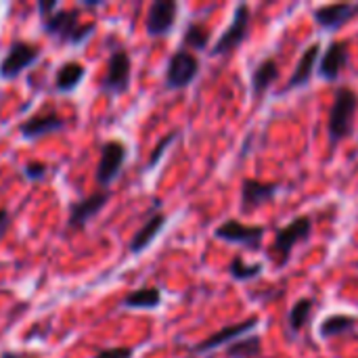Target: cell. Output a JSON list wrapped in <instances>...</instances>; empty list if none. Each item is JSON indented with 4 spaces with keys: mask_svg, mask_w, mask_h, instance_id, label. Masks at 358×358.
<instances>
[{
    "mask_svg": "<svg viewBox=\"0 0 358 358\" xmlns=\"http://www.w3.org/2000/svg\"><path fill=\"white\" fill-rule=\"evenodd\" d=\"M315 306L317 304H315L313 298H302L292 306V310L287 315V327H289L292 334H300L308 325V321H310V317L315 313Z\"/></svg>",
    "mask_w": 358,
    "mask_h": 358,
    "instance_id": "23",
    "label": "cell"
},
{
    "mask_svg": "<svg viewBox=\"0 0 358 358\" xmlns=\"http://www.w3.org/2000/svg\"><path fill=\"white\" fill-rule=\"evenodd\" d=\"M310 233H313V218L310 216H298L289 224L281 227L275 233V241H273L271 252H268V258L273 260V264L277 268L287 266V262L292 260V252L300 243L308 241Z\"/></svg>",
    "mask_w": 358,
    "mask_h": 358,
    "instance_id": "3",
    "label": "cell"
},
{
    "mask_svg": "<svg viewBox=\"0 0 358 358\" xmlns=\"http://www.w3.org/2000/svg\"><path fill=\"white\" fill-rule=\"evenodd\" d=\"M358 319L352 315H329L321 325H319V336L323 340L329 338H338V336H346L350 331H355Z\"/></svg>",
    "mask_w": 358,
    "mask_h": 358,
    "instance_id": "22",
    "label": "cell"
},
{
    "mask_svg": "<svg viewBox=\"0 0 358 358\" xmlns=\"http://www.w3.org/2000/svg\"><path fill=\"white\" fill-rule=\"evenodd\" d=\"M0 358H34V357H29V355H19V352H13V350H6V352H2V357Z\"/></svg>",
    "mask_w": 358,
    "mask_h": 358,
    "instance_id": "32",
    "label": "cell"
},
{
    "mask_svg": "<svg viewBox=\"0 0 358 358\" xmlns=\"http://www.w3.org/2000/svg\"><path fill=\"white\" fill-rule=\"evenodd\" d=\"M92 358H134L132 348H105Z\"/></svg>",
    "mask_w": 358,
    "mask_h": 358,
    "instance_id": "29",
    "label": "cell"
},
{
    "mask_svg": "<svg viewBox=\"0 0 358 358\" xmlns=\"http://www.w3.org/2000/svg\"><path fill=\"white\" fill-rule=\"evenodd\" d=\"M348 61H350V50H348V42L344 40H334L323 57L319 59V65H317V73L319 78L327 80V82H338L342 71L348 67Z\"/></svg>",
    "mask_w": 358,
    "mask_h": 358,
    "instance_id": "12",
    "label": "cell"
},
{
    "mask_svg": "<svg viewBox=\"0 0 358 358\" xmlns=\"http://www.w3.org/2000/svg\"><path fill=\"white\" fill-rule=\"evenodd\" d=\"M40 27L46 36L55 38L59 44L82 46L94 34V23H82L78 8H55L48 15H40Z\"/></svg>",
    "mask_w": 358,
    "mask_h": 358,
    "instance_id": "1",
    "label": "cell"
},
{
    "mask_svg": "<svg viewBox=\"0 0 358 358\" xmlns=\"http://www.w3.org/2000/svg\"><path fill=\"white\" fill-rule=\"evenodd\" d=\"M159 304H162V292L157 287L134 289L122 300V306L132 308V310H155L159 308Z\"/></svg>",
    "mask_w": 358,
    "mask_h": 358,
    "instance_id": "21",
    "label": "cell"
},
{
    "mask_svg": "<svg viewBox=\"0 0 358 358\" xmlns=\"http://www.w3.org/2000/svg\"><path fill=\"white\" fill-rule=\"evenodd\" d=\"M178 138V132H170L168 136H164L157 145H155V149L151 151V155H149V162H147V170H153L157 164H159V159L164 157V153L168 151V147L174 143Z\"/></svg>",
    "mask_w": 358,
    "mask_h": 358,
    "instance_id": "27",
    "label": "cell"
},
{
    "mask_svg": "<svg viewBox=\"0 0 358 358\" xmlns=\"http://www.w3.org/2000/svg\"><path fill=\"white\" fill-rule=\"evenodd\" d=\"M279 189L281 187L277 182H260L254 178L243 180V185H241V210L250 212L258 206L273 201L275 195L279 193Z\"/></svg>",
    "mask_w": 358,
    "mask_h": 358,
    "instance_id": "15",
    "label": "cell"
},
{
    "mask_svg": "<svg viewBox=\"0 0 358 358\" xmlns=\"http://www.w3.org/2000/svg\"><path fill=\"white\" fill-rule=\"evenodd\" d=\"M319 57H321V44L315 42V44H310V46L302 52V57H300V61H298V65H296L292 78H289V82L285 84L283 92H289V90H296V88H302V86H308L313 73L317 71Z\"/></svg>",
    "mask_w": 358,
    "mask_h": 358,
    "instance_id": "17",
    "label": "cell"
},
{
    "mask_svg": "<svg viewBox=\"0 0 358 358\" xmlns=\"http://www.w3.org/2000/svg\"><path fill=\"white\" fill-rule=\"evenodd\" d=\"M208 42H210V29L199 23V21H191L187 27H185V34H182V48L195 52V50H206L208 48Z\"/></svg>",
    "mask_w": 358,
    "mask_h": 358,
    "instance_id": "24",
    "label": "cell"
},
{
    "mask_svg": "<svg viewBox=\"0 0 358 358\" xmlns=\"http://www.w3.org/2000/svg\"><path fill=\"white\" fill-rule=\"evenodd\" d=\"M358 109V94L350 86H342L336 90L334 105L329 109V122H327V132H329V143L336 147L340 141L348 138L355 128V115Z\"/></svg>",
    "mask_w": 358,
    "mask_h": 358,
    "instance_id": "2",
    "label": "cell"
},
{
    "mask_svg": "<svg viewBox=\"0 0 358 358\" xmlns=\"http://www.w3.org/2000/svg\"><path fill=\"white\" fill-rule=\"evenodd\" d=\"M40 52L42 50L38 44L25 42V40H15L8 46L4 59L0 61V80L8 82V80L19 78L25 69H29L31 65L38 63Z\"/></svg>",
    "mask_w": 358,
    "mask_h": 358,
    "instance_id": "5",
    "label": "cell"
},
{
    "mask_svg": "<svg viewBox=\"0 0 358 358\" xmlns=\"http://www.w3.org/2000/svg\"><path fill=\"white\" fill-rule=\"evenodd\" d=\"M109 201V191L99 189L90 195H86L84 199L71 203L69 208V218H67V229L69 231H80L84 229Z\"/></svg>",
    "mask_w": 358,
    "mask_h": 358,
    "instance_id": "11",
    "label": "cell"
},
{
    "mask_svg": "<svg viewBox=\"0 0 358 358\" xmlns=\"http://www.w3.org/2000/svg\"><path fill=\"white\" fill-rule=\"evenodd\" d=\"M84 76H86V67L82 63L67 61L55 73V90L61 92V94H71L73 90H78Z\"/></svg>",
    "mask_w": 358,
    "mask_h": 358,
    "instance_id": "20",
    "label": "cell"
},
{
    "mask_svg": "<svg viewBox=\"0 0 358 358\" xmlns=\"http://www.w3.org/2000/svg\"><path fill=\"white\" fill-rule=\"evenodd\" d=\"M128 159V147L113 138V141H105L101 145L99 151V166H96V185L101 189H109V185L120 176L124 164Z\"/></svg>",
    "mask_w": 358,
    "mask_h": 358,
    "instance_id": "6",
    "label": "cell"
},
{
    "mask_svg": "<svg viewBox=\"0 0 358 358\" xmlns=\"http://www.w3.org/2000/svg\"><path fill=\"white\" fill-rule=\"evenodd\" d=\"M262 355V340L258 336L241 338L224 348L227 358H258Z\"/></svg>",
    "mask_w": 358,
    "mask_h": 358,
    "instance_id": "25",
    "label": "cell"
},
{
    "mask_svg": "<svg viewBox=\"0 0 358 358\" xmlns=\"http://www.w3.org/2000/svg\"><path fill=\"white\" fill-rule=\"evenodd\" d=\"M166 222H168V216H166L164 212H153V214L145 220V224L136 231V235L132 237V241H130V245H128L130 254H141V252H145V250L157 239V235L164 231Z\"/></svg>",
    "mask_w": 358,
    "mask_h": 358,
    "instance_id": "19",
    "label": "cell"
},
{
    "mask_svg": "<svg viewBox=\"0 0 358 358\" xmlns=\"http://www.w3.org/2000/svg\"><path fill=\"white\" fill-rule=\"evenodd\" d=\"M358 4H325V6H319L315 8L313 17L317 21L319 27L323 29H329V31H336L340 29L342 25H346L352 17H357Z\"/></svg>",
    "mask_w": 358,
    "mask_h": 358,
    "instance_id": "16",
    "label": "cell"
},
{
    "mask_svg": "<svg viewBox=\"0 0 358 358\" xmlns=\"http://www.w3.org/2000/svg\"><path fill=\"white\" fill-rule=\"evenodd\" d=\"M130 80H132V61L130 55L124 48H117L111 52L109 61H107V73L103 78L101 90L107 94H124L130 88Z\"/></svg>",
    "mask_w": 358,
    "mask_h": 358,
    "instance_id": "9",
    "label": "cell"
},
{
    "mask_svg": "<svg viewBox=\"0 0 358 358\" xmlns=\"http://www.w3.org/2000/svg\"><path fill=\"white\" fill-rule=\"evenodd\" d=\"M65 126H67L65 117L50 111V113H38V115L27 117L19 126V132H21L23 138L31 141V138H40V136H46V134L61 132V130H65Z\"/></svg>",
    "mask_w": 358,
    "mask_h": 358,
    "instance_id": "14",
    "label": "cell"
},
{
    "mask_svg": "<svg viewBox=\"0 0 358 358\" xmlns=\"http://www.w3.org/2000/svg\"><path fill=\"white\" fill-rule=\"evenodd\" d=\"M250 19H252V13H250V6L248 4H237L235 13H233V21L231 25L220 34V38L216 40V44L212 46L210 55L212 57H220V55H229L233 52L237 46H241L250 34Z\"/></svg>",
    "mask_w": 358,
    "mask_h": 358,
    "instance_id": "8",
    "label": "cell"
},
{
    "mask_svg": "<svg viewBox=\"0 0 358 358\" xmlns=\"http://www.w3.org/2000/svg\"><path fill=\"white\" fill-rule=\"evenodd\" d=\"M264 233H266L264 227L243 224V222H239L235 218H229V220H224L222 224L216 227L214 237L220 239V241L233 243V245H241V248H245L250 252H258L260 245H262Z\"/></svg>",
    "mask_w": 358,
    "mask_h": 358,
    "instance_id": "7",
    "label": "cell"
},
{
    "mask_svg": "<svg viewBox=\"0 0 358 358\" xmlns=\"http://www.w3.org/2000/svg\"><path fill=\"white\" fill-rule=\"evenodd\" d=\"M55 8H59V2H57V0H40V2H38L40 15H48V13H52Z\"/></svg>",
    "mask_w": 358,
    "mask_h": 358,
    "instance_id": "30",
    "label": "cell"
},
{
    "mask_svg": "<svg viewBox=\"0 0 358 358\" xmlns=\"http://www.w3.org/2000/svg\"><path fill=\"white\" fill-rule=\"evenodd\" d=\"M281 69H279V63L273 59V57H266L262 59L254 71H252V99L256 103H260L264 99V94L271 90V86L277 82Z\"/></svg>",
    "mask_w": 358,
    "mask_h": 358,
    "instance_id": "18",
    "label": "cell"
},
{
    "mask_svg": "<svg viewBox=\"0 0 358 358\" xmlns=\"http://www.w3.org/2000/svg\"><path fill=\"white\" fill-rule=\"evenodd\" d=\"M178 17V4L174 0H155L147 13V34L153 38L168 36Z\"/></svg>",
    "mask_w": 358,
    "mask_h": 358,
    "instance_id": "13",
    "label": "cell"
},
{
    "mask_svg": "<svg viewBox=\"0 0 358 358\" xmlns=\"http://www.w3.org/2000/svg\"><path fill=\"white\" fill-rule=\"evenodd\" d=\"M229 275L235 279V281H241V283H248L256 277L262 275V264L260 262H245L241 256H235L229 264Z\"/></svg>",
    "mask_w": 358,
    "mask_h": 358,
    "instance_id": "26",
    "label": "cell"
},
{
    "mask_svg": "<svg viewBox=\"0 0 358 358\" xmlns=\"http://www.w3.org/2000/svg\"><path fill=\"white\" fill-rule=\"evenodd\" d=\"M199 69H201V65H199L197 55L180 46L178 50H174V55L168 61V67H166V88L182 90V88L191 86L197 80Z\"/></svg>",
    "mask_w": 358,
    "mask_h": 358,
    "instance_id": "4",
    "label": "cell"
},
{
    "mask_svg": "<svg viewBox=\"0 0 358 358\" xmlns=\"http://www.w3.org/2000/svg\"><path fill=\"white\" fill-rule=\"evenodd\" d=\"M260 325V319L258 317H250L241 323H233V325H227L222 329H218L216 334L208 336L203 342H199L197 346H193V355H208L216 348H222L224 344H233L241 338H248L252 336V331Z\"/></svg>",
    "mask_w": 358,
    "mask_h": 358,
    "instance_id": "10",
    "label": "cell"
},
{
    "mask_svg": "<svg viewBox=\"0 0 358 358\" xmlns=\"http://www.w3.org/2000/svg\"><path fill=\"white\" fill-rule=\"evenodd\" d=\"M23 174H25V178H27V180H31V182H40V180H44V178H46V174H48V166H46V164H42V162H29V164L23 168Z\"/></svg>",
    "mask_w": 358,
    "mask_h": 358,
    "instance_id": "28",
    "label": "cell"
},
{
    "mask_svg": "<svg viewBox=\"0 0 358 358\" xmlns=\"http://www.w3.org/2000/svg\"><path fill=\"white\" fill-rule=\"evenodd\" d=\"M8 224H10V214L6 210H0V237L6 233Z\"/></svg>",
    "mask_w": 358,
    "mask_h": 358,
    "instance_id": "31",
    "label": "cell"
}]
</instances>
